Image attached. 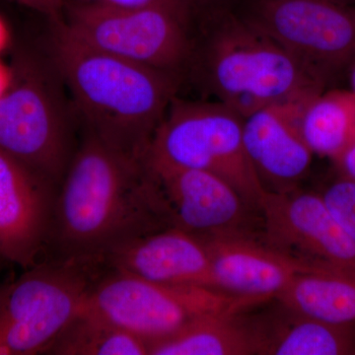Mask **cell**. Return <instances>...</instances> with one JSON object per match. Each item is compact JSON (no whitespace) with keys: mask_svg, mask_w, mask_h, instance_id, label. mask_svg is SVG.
Masks as SVG:
<instances>
[{"mask_svg":"<svg viewBox=\"0 0 355 355\" xmlns=\"http://www.w3.org/2000/svg\"><path fill=\"white\" fill-rule=\"evenodd\" d=\"M171 227L146 158L86 132L58 187L48 257L100 259L139 236Z\"/></svg>","mask_w":355,"mask_h":355,"instance_id":"cell-1","label":"cell"},{"mask_svg":"<svg viewBox=\"0 0 355 355\" xmlns=\"http://www.w3.org/2000/svg\"><path fill=\"white\" fill-rule=\"evenodd\" d=\"M55 69L88 132L132 157L146 158L182 76L95 50L55 20Z\"/></svg>","mask_w":355,"mask_h":355,"instance_id":"cell-2","label":"cell"},{"mask_svg":"<svg viewBox=\"0 0 355 355\" xmlns=\"http://www.w3.org/2000/svg\"><path fill=\"white\" fill-rule=\"evenodd\" d=\"M189 71L207 94L243 118L268 105L322 92L329 83L233 8L195 23Z\"/></svg>","mask_w":355,"mask_h":355,"instance_id":"cell-3","label":"cell"},{"mask_svg":"<svg viewBox=\"0 0 355 355\" xmlns=\"http://www.w3.org/2000/svg\"><path fill=\"white\" fill-rule=\"evenodd\" d=\"M105 268L99 259L48 257L25 270L0 291V355L48 354Z\"/></svg>","mask_w":355,"mask_h":355,"instance_id":"cell-4","label":"cell"},{"mask_svg":"<svg viewBox=\"0 0 355 355\" xmlns=\"http://www.w3.org/2000/svg\"><path fill=\"white\" fill-rule=\"evenodd\" d=\"M244 118L214 101L173 100L146 158L209 172L233 187L259 210L266 188L243 142Z\"/></svg>","mask_w":355,"mask_h":355,"instance_id":"cell-5","label":"cell"},{"mask_svg":"<svg viewBox=\"0 0 355 355\" xmlns=\"http://www.w3.org/2000/svg\"><path fill=\"white\" fill-rule=\"evenodd\" d=\"M260 303L209 287L158 284L106 266L91 287L84 309L116 324L149 347L198 318L240 313Z\"/></svg>","mask_w":355,"mask_h":355,"instance_id":"cell-6","label":"cell"},{"mask_svg":"<svg viewBox=\"0 0 355 355\" xmlns=\"http://www.w3.org/2000/svg\"><path fill=\"white\" fill-rule=\"evenodd\" d=\"M67 31L90 48L182 76L193 50L195 23L164 7L65 4Z\"/></svg>","mask_w":355,"mask_h":355,"instance_id":"cell-7","label":"cell"},{"mask_svg":"<svg viewBox=\"0 0 355 355\" xmlns=\"http://www.w3.org/2000/svg\"><path fill=\"white\" fill-rule=\"evenodd\" d=\"M0 95V151L60 187L76 150L64 104L44 70L18 64Z\"/></svg>","mask_w":355,"mask_h":355,"instance_id":"cell-8","label":"cell"},{"mask_svg":"<svg viewBox=\"0 0 355 355\" xmlns=\"http://www.w3.org/2000/svg\"><path fill=\"white\" fill-rule=\"evenodd\" d=\"M233 9L329 83L355 62V4L340 0H236Z\"/></svg>","mask_w":355,"mask_h":355,"instance_id":"cell-9","label":"cell"},{"mask_svg":"<svg viewBox=\"0 0 355 355\" xmlns=\"http://www.w3.org/2000/svg\"><path fill=\"white\" fill-rule=\"evenodd\" d=\"M259 210L268 244L310 265L355 277V242L320 193L266 190Z\"/></svg>","mask_w":355,"mask_h":355,"instance_id":"cell-10","label":"cell"},{"mask_svg":"<svg viewBox=\"0 0 355 355\" xmlns=\"http://www.w3.org/2000/svg\"><path fill=\"white\" fill-rule=\"evenodd\" d=\"M146 163L157 184L171 227L200 237L251 232L249 210L257 209L221 178L146 158Z\"/></svg>","mask_w":355,"mask_h":355,"instance_id":"cell-11","label":"cell"},{"mask_svg":"<svg viewBox=\"0 0 355 355\" xmlns=\"http://www.w3.org/2000/svg\"><path fill=\"white\" fill-rule=\"evenodd\" d=\"M58 190L0 151V258L24 270L48 258Z\"/></svg>","mask_w":355,"mask_h":355,"instance_id":"cell-12","label":"cell"},{"mask_svg":"<svg viewBox=\"0 0 355 355\" xmlns=\"http://www.w3.org/2000/svg\"><path fill=\"white\" fill-rule=\"evenodd\" d=\"M202 238L209 252L214 288L261 303L277 298L299 275L331 272L284 253L252 232Z\"/></svg>","mask_w":355,"mask_h":355,"instance_id":"cell-13","label":"cell"},{"mask_svg":"<svg viewBox=\"0 0 355 355\" xmlns=\"http://www.w3.org/2000/svg\"><path fill=\"white\" fill-rule=\"evenodd\" d=\"M313 96L275 103L245 116L243 142L266 190L268 184L273 191L297 188L309 171L314 154L301 135L300 116Z\"/></svg>","mask_w":355,"mask_h":355,"instance_id":"cell-14","label":"cell"},{"mask_svg":"<svg viewBox=\"0 0 355 355\" xmlns=\"http://www.w3.org/2000/svg\"><path fill=\"white\" fill-rule=\"evenodd\" d=\"M104 263L158 284L214 288L205 240L176 227L139 236L105 254Z\"/></svg>","mask_w":355,"mask_h":355,"instance_id":"cell-15","label":"cell"},{"mask_svg":"<svg viewBox=\"0 0 355 355\" xmlns=\"http://www.w3.org/2000/svg\"><path fill=\"white\" fill-rule=\"evenodd\" d=\"M266 340L260 323L240 319L239 313L205 315L176 334L151 343L149 355L265 354Z\"/></svg>","mask_w":355,"mask_h":355,"instance_id":"cell-16","label":"cell"},{"mask_svg":"<svg viewBox=\"0 0 355 355\" xmlns=\"http://www.w3.org/2000/svg\"><path fill=\"white\" fill-rule=\"evenodd\" d=\"M275 299L291 312L327 323L355 326V277L345 273H302Z\"/></svg>","mask_w":355,"mask_h":355,"instance_id":"cell-17","label":"cell"},{"mask_svg":"<svg viewBox=\"0 0 355 355\" xmlns=\"http://www.w3.org/2000/svg\"><path fill=\"white\" fill-rule=\"evenodd\" d=\"M300 130L314 155L335 161L355 140V94L331 89L311 97L300 116Z\"/></svg>","mask_w":355,"mask_h":355,"instance_id":"cell-18","label":"cell"},{"mask_svg":"<svg viewBox=\"0 0 355 355\" xmlns=\"http://www.w3.org/2000/svg\"><path fill=\"white\" fill-rule=\"evenodd\" d=\"M286 310L289 314L286 321L272 324V328L261 324L265 354H355V326L327 323Z\"/></svg>","mask_w":355,"mask_h":355,"instance_id":"cell-19","label":"cell"},{"mask_svg":"<svg viewBox=\"0 0 355 355\" xmlns=\"http://www.w3.org/2000/svg\"><path fill=\"white\" fill-rule=\"evenodd\" d=\"M46 354L146 355L148 345L83 308V312L58 336Z\"/></svg>","mask_w":355,"mask_h":355,"instance_id":"cell-20","label":"cell"},{"mask_svg":"<svg viewBox=\"0 0 355 355\" xmlns=\"http://www.w3.org/2000/svg\"><path fill=\"white\" fill-rule=\"evenodd\" d=\"M320 195L331 214L355 242V180L338 175Z\"/></svg>","mask_w":355,"mask_h":355,"instance_id":"cell-21","label":"cell"},{"mask_svg":"<svg viewBox=\"0 0 355 355\" xmlns=\"http://www.w3.org/2000/svg\"><path fill=\"white\" fill-rule=\"evenodd\" d=\"M84 3L98 4L119 8H140V7H164L179 13L187 19L195 23V16L191 12L190 6L184 0H76Z\"/></svg>","mask_w":355,"mask_h":355,"instance_id":"cell-22","label":"cell"},{"mask_svg":"<svg viewBox=\"0 0 355 355\" xmlns=\"http://www.w3.org/2000/svg\"><path fill=\"white\" fill-rule=\"evenodd\" d=\"M26 7L46 14L51 19H60V13L65 7V0H15Z\"/></svg>","mask_w":355,"mask_h":355,"instance_id":"cell-23","label":"cell"},{"mask_svg":"<svg viewBox=\"0 0 355 355\" xmlns=\"http://www.w3.org/2000/svg\"><path fill=\"white\" fill-rule=\"evenodd\" d=\"M190 6L191 12L197 20L205 14L220 10V9L233 8L236 0H184Z\"/></svg>","mask_w":355,"mask_h":355,"instance_id":"cell-24","label":"cell"},{"mask_svg":"<svg viewBox=\"0 0 355 355\" xmlns=\"http://www.w3.org/2000/svg\"><path fill=\"white\" fill-rule=\"evenodd\" d=\"M333 162L338 176L355 180V140Z\"/></svg>","mask_w":355,"mask_h":355,"instance_id":"cell-25","label":"cell"},{"mask_svg":"<svg viewBox=\"0 0 355 355\" xmlns=\"http://www.w3.org/2000/svg\"><path fill=\"white\" fill-rule=\"evenodd\" d=\"M10 80L11 79L7 77L6 72H4V70L0 67V95L6 92V89L8 88L9 84H10L8 81Z\"/></svg>","mask_w":355,"mask_h":355,"instance_id":"cell-26","label":"cell"},{"mask_svg":"<svg viewBox=\"0 0 355 355\" xmlns=\"http://www.w3.org/2000/svg\"><path fill=\"white\" fill-rule=\"evenodd\" d=\"M349 90L355 94V62L349 69Z\"/></svg>","mask_w":355,"mask_h":355,"instance_id":"cell-27","label":"cell"},{"mask_svg":"<svg viewBox=\"0 0 355 355\" xmlns=\"http://www.w3.org/2000/svg\"><path fill=\"white\" fill-rule=\"evenodd\" d=\"M6 27H4L3 22L0 19V49L3 46L4 42H6Z\"/></svg>","mask_w":355,"mask_h":355,"instance_id":"cell-28","label":"cell"},{"mask_svg":"<svg viewBox=\"0 0 355 355\" xmlns=\"http://www.w3.org/2000/svg\"><path fill=\"white\" fill-rule=\"evenodd\" d=\"M340 1L347 2V3L355 4V0H340Z\"/></svg>","mask_w":355,"mask_h":355,"instance_id":"cell-29","label":"cell"}]
</instances>
